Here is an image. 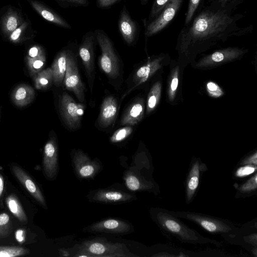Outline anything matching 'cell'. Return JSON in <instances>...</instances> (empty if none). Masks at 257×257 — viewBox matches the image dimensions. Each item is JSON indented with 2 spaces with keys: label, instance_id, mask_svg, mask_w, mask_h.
<instances>
[{
  "label": "cell",
  "instance_id": "23",
  "mask_svg": "<svg viewBox=\"0 0 257 257\" xmlns=\"http://www.w3.org/2000/svg\"><path fill=\"white\" fill-rule=\"evenodd\" d=\"M124 180L126 187L131 191L147 190L151 188V186L146 182L131 171H127L124 174Z\"/></svg>",
  "mask_w": 257,
  "mask_h": 257
},
{
  "label": "cell",
  "instance_id": "24",
  "mask_svg": "<svg viewBox=\"0 0 257 257\" xmlns=\"http://www.w3.org/2000/svg\"><path fill=\"white\" fill-rule=\"evenodd\" d=\"M25 59L30 75L32 77L43 70L46 61L45 54L34 58L26 57Z\"/></svg>",
  "mask_w": 257,
  "mask_h": 257
},
{
  "label": "cell",
  "instance_id": "40",
  "mask_svg": "<svg viewBox=\"0 0 257 257\" xmlns=\"http://www.w3.org/2000/svg\"><path fill=\"white\" fill-rule=\"evenodd\" d=\"M207 87L209 91L212 92L218 91L219 88L215 83L213 82H209L207 84Z\"/></svg>",
  "mask_w": 257,
  "mask_h": 257
},
{
  "label": "cell",
  "instance_id": "45",
  "mask_svg": "<svg viewBox=\"0 0 257 257\" xmlns=\"http://www.w3.org/2000/svg\"><path fill=\"white\" fill-rule=\"evenodd\" d=\"M2 187H3V181H2L1 178L0 177V192L2 189Z\"/></svg>",
  "mask_w": 257,
  "mask_h": 257
},
{
  "label": "cell",
  "instance_id": "20",
  "mask_svg": "<svg viewBox=\"0 0 257 257\" xmlns=\"http://www.w3.org/2000/svg\"><path fill=\"white\" fill-rule=\"evenodd\" d=\"M144 106L140 101L132 102L124 112L120 119L121 125L133 126L141 119Z\"/></svg>",
  "mask_w": 257,
  "mask_h": 257
},
{
  "label": "cell",
  "instance_id": "35",
  "mask_svg": "<svg viewBox=\"0 0 257 257\" xmlns=\"http://www.w3.org/2000/svg\"><path fill=\"white\" fill-rule=\"evenodd\" d=\"M256 154L255 153L254 155L250 156L244 160H243L240 164L242 165H257V160H256Z\"/></svg>",
  "mask_w": 257,
  "mask_h": 257
},
{
  "label": "cell",
  "instance_id": "8",
  "mask_svg": "<svg viewBox=\"0 0 257 257\" xmlns=\"http://www.w3.org/2000/svg\"><path fill=\"white\" fill-rule=\"evenodd\" d=\"M67 89L73 92L80 102L85 100V87L81 79L74 53L67 49L66 70L63 81Z\"/></svg>",
  "mask_w": 257,
  "mask_h": 257
},
{
  "label": "cell",
  "instance_id": "19",
  "mask_svg": "<svg viewBox=\"0 0 257 257\" xmlns=\"http://www.w3.org/2000/svg\"><path fill=\"white\" fill-rule=\"evenodd\" d=\"M67 49L60 51L54 59L51 66L53 83L57 86L63 83L67 65Z\"/></svg>",
  "mask_w": 257,
  "mask_h": 257
},
{
  "label": "cell",
  "instance_id": "10",
  "mask_svg": "<svg viewBox=\"0 0 257 257\" xmlns=\"http://www.w3.org/2000/svg\"><path fill=\"white\" fill-rule=\"evenodd\" d=\"M83 230L92 233L124 235L132 232L134 228L128 222L118 218H108L93 223L84 228Z\"/></svg>",
  "mask_w": 257,
  "mask_h": 257
},
{
  "label": "cell",
  "instance_id": "12",
  "mask_svg": "<svg viewBox=\"0 0 257 257\" xmlns=\"http://www.w3.org/2000/svg\"><path fill=\"white\" fill-rule=\"evenodd\" d=\"M133 194L124 191L108 189L93 190L87 195L90 201L106 204H121L131 201L135 198Z\"/></svg>",
  "mask_w": 257,
  "mask_h": 257
},
{
  "label": "cell",
  "instance_id": "36",
  "mask_svg": "<svg viewBox=\"0 0 257 257\" xmlns=\"http://www.w3.org/2000/svg\"><path fill=\"white\" fill-rule=\"evenodd\" d=\"M152 95L149 96L148 100V107L149 109H153L157 103V97L154 94L152 93Z\"/></svg>",
  "mask_w": 257,
  "mask_h": 257
},
{
  "label": "cell",
  "instance_id": "13",
  "mask_svg": "<svg viewBox=\"0 0 257 257\" xmlns=\"http://www.w3.org/2000/svg\"><path fill=\"white\" fill-rule=\"evenodd\" d=\"M117 26L124 41L129 45L134 43L139 34L138 26L132 18L125 6L123 7L120 12Z\"/></svg>",
  "mask_w": 257,
  "mask_h": 257
},
{
  "label": "cell",
  "instance_id": "43",
  "mask_svg": "<svg viewBox=\"0 0 257 257\" xmlns=\"http://www.w3.org/2000/svg\"><path fill=\"white\" fill-rule=\"evenodd\" d=\"M178 80L177 78L175 77L172 80L171 87V89L173 91H175L177 89V86H178Z\"/></svg>",
  "mask_w": 257,
  "mask_h": 257
},
{
  "label": "cell",
  "instance_id": "25",
  "mask_svg": "<svg viewBox=\"0 0 257 257\" xmlns=\"http://www.w3.org/2000/svg\"><path fill=\"white\" fill-rule=\"evenodd\" d=\"M132 126L125 125L124 127L116 130L110 138V142L112 143H118L126 139L133 132Z\"/></svg>",
  "mask_w": 257,
  "mask_h": 257
},
{
  "label": "cell",
  "instance_id": "41",
  "mask_svg": "<svg viewBox=\"0 0 257 257\" xmlns=\"http://www.w3.org/2000/svg\"><path fill=\"white\" fill-rule=\"evenodd\" d=\"M23 231L22 229H19L16 232V238L19 242H22L23 241Z\"/></svg>",
  "mask_w": 257,
  "mask_h": 257
},
{
  "label": "cell",
  "instance_id": "44",
  "mask_svg": "<svg viewBox=\"0 0 257 257\" xmlns=\"http://www.w3.org/2000/svg\"><path fill=\"white\" fill-rule=\"evenodd\" d=\"M149 0H141V3L142 5L146 4Z\"/></svg>",
  "mask_w": 257,
  "mask_h": 257
},
{
  "label": "cell",
  "instance_id": "18",
  "mask_svg": "<svg viewBox=\"0 0 257 257\" xmlns=\"http://www.w3.org/2000/svg\"><path fill=\"white\" fill-rule=\"evenodd\" d=\"M35 95V92L33 87L26 84H21L14 89L11 99L15 105L24 107L34 100Z\"/></svg>",
  "mask_w": 257,
  "mask_h": 257
},
{
  "label": "cell",
  "instance_id": "39",
  "mask_svg": "<svg viewBox=\"0 0 257 257\" xmlns=\"http://www.w3.org/2000/svg\"><path fill=\"white\" fill-rule=\"evenodd\" d=\"M9 220V217L6 213L0 214V225L7 224Z\"/></svg>",
  "mask_w": 257,
  "mask_h": 257
},
{
  "label": "cell",
  "instance_id": "33",
  "mask_svg": "<svg viewBox=\"0 0 257 257\" xmlns=\"http://www.w3.org/2000/svg\"><path fill=\"white\" fill-rule=\"evenodd\" d=\"M119 0H96V5L97 7L100 9L107 8Z\"/></svg>",
  "mask_w": 257,
  "mask_h": 257
},
{
  "label": "cell",
  "instance_id": "16",
  "mask_svg": "<svg viewBox=\"0 0 257 257\" xmlns=\"http://www.w3.org/2000/svg\"><path fill=\"white\" fill-rule=\"evenodd\" d=\"M35 11L44 19L64 29H71V25L61 16L35 0H30Z\"/></svg>",
  "mask_w": 257,
  "mask_h": 257
},
{
  "label": "cell",
  "instance_id": "14",
  "mask_svg": "<svg viewBox=\"0 0 257 257\" xmlns=\"http://www.w3.org/2000/svg\"><path fill=\"white\" fill-rule=\"evenodd\" d=\"M118 110L117 101L112 96H108L103 100L97 123L101 128H106L110 126L115 121Z\"/></svg>",
  "mask_w": 257,
  "mask_h": 257
},
{
  "label": "cell",
  "instance_id": "30",
  "mask_svg": "<svg viewBox=\"0 0 257 257\" xmlns=\"http://www.w3.org/2000/svg\"><path fill=\"white\" fill-rule=\"evenodd\" d=\"M64 8L73 7H86L89 5L88 0H56Z\"/></svg>",
  "mask_w": 257,
  "mask_h": 257
},
{
  "label": "cell",
  "instance_id": "4",
  "mask_svg": "<svg viewBox=\"0 0 257 257\" xmlns=\"http://www.w3.org/2000/svg\"><path fill=\"white\" fill-rule=\"evenodd\" d=\"M174 215L195 222L209 232L235 235L239 229L228 221L188 211H170Z\"/></svg>",
  "mask_w": 257,
  "mask_h": 257
},
{
  "label": "cell",
  "instance_id": "32",
  "mask_svg": "<svg viewBox=\"0 0 257 257\" xmlns=\"http://www.w3.org/2000/svg\"><path fill=\"white\" fill-rule=\"evenodd\" d=\"M45 54L44 49L39 45H34L28 50L26 57L30 58H37Z\"/></svg>",
  "mask_w": 257,
  "mask_h": 257
},
{
  "label": "cell",
  "instance_id": "11",
  "mask_svg": "<svg viewBox=\"0 0 257 257\" xmlns=\"http://www.w3.org/2000/svg\"><path fill=\"white\" fill-rule=\"evenodd\" d=\"M72 158L75 172L79 178H93L101 169L98 161L91 160L80 150H75Z\"/></svg>",
  "mask_w": 257,
  "mask_h": 257
},
{
  "label": "cell",
  "instance_id": "28",
  "mask_svg": "<svg viewBox=\"0 0 257 257\" xmlns=\"http://www.w3.org/2000/svg\"><path fill=\"white\" fill-rule=\"evenodd\" d=\"M257 174L255 173L245 183L238 187V190L242 193L249 194L256 190Z\"/></svg>",
  "mask_w": 257,
  "mask_h": 257
},
{
  "label": "cell",
  "instance_id": "38",
  "mask_svg": "<svg viewBox=\"0 0 257 257\" xmlns=\"http://www.w3.org/2000/svg\"><path fill=\"white\" fill-rule=\"evenodd\" d=\"M9 207L11 212H12L14 213L17 212L18 210V207L17 204L15 200H11L9 201Z\"/></svg>",
  "mask_w": 257,
  "mask_h": 257
},
{
  "label": "cell",
  "instance_id": "21",
  "mask_svg": "<svg viewBox=\"0 0 257 257\" xmlns=\"http://www.w3.org/2000/svg\"><path fill=\"white\" fill-rule=\"evenodd\" d=\"M22 21L17 13L10 9L2 19V30L6 35H10L22 24Z\"/></svg>",
  "mask_w": 257,
  "mask_h": 257
},
{
  "label": "cell",
  "instance_id": "17",
  "mask_svg": "<svg viewBox=\"0 0 257 257\" xmlns=\"http://www.w3.org/2000/svg\"><path fill=\"white\" fill-rule=\"evenodd\" d=\"M46 171L50 177H54L58 168V148L55 138L49 139L44 147Z\"/></svg>",
  "mask_w": 257,
  "mask_h": 257
},
{
  "label": "cell",
  "instance_id": "3",
  "mask_svg": "<svg viewBox=\"0 0 257 257\" xmlns=\"http://www.w3.org/2000/svg\"><path fill=\"white\" fill-rule=\"evenodd\" d=\"M76 256L132 257L133 254L124 244L112 243L103 239L96 238L82 242Z\"/></svg>",
  "mask_w": 257,
  "mask_h": 257
},
{
  "label": "cell",
  "instance_id": "42",
  "mask_svg": "<svg viewBox=\"0 0 257 257\" xmlns=\"http://www.w3.org/2000/svg\"><path fill=\"white\" fill-rule=\"evenodd\" d=\"M13 253H16V252H13V251L10 250H3L0 251V256H15L13 254Z\"/></svg>",
  "mask_w": 257,
  "mask_h": 257
},
{
  "label": "cell",
  "instance_id": "29",
  "mask_svg": "<svg viewBox=\"0 0 257 257\" xmlns=\"http://www.w3.org/2000/svg\"><path fill=\"white\" fill-rule=\"evenodd\" d=\"M256 169V165H245L237 169L235 175L237 177H245L255 172Z\"/></svg>",
  "mask_w": 257,
  "mask_h": 257
},
{
  "label": "cell",
  "instance_id": "27",
  "mask_svg": "<svg viewBox=\"0 0 257 257\" xmlns=\"http://www.w3.org/2000/svg\"><path fill=\"white\" fill-rule=\"evenodd\" d=\"M170 0H154L152 6L148 19L146 23L149 22L155 18L169 3Z\"/></svg>",
  "mask_w": 257,
  "mask_h": 257
},
{
  "label": "cell",
  "instance_id": "2",
  "mask_svg": "<svg viewBox=\"0 0 257 257\" xmlns=\"http://www.w3.org/2000/svg\"><path fill=\"white\" fill-rule=\"evenodd\" d=\"M150 212L153 220L164 233L181 242L213 244L217 246L221 245L216 240L204 237L189 227L170 211L157 208L152 209Z\"/></svg>",
  "mask_w": 257,
  "mask_h": 257
},
{
  "label": "cell",
  "instance_id": "1",
  "mask_svg": "<svg viewBox=\"0 0 257 257\" xmlns=\"http://www.w3.org/2000/svg\"><path fill=\"white\" fill-rule=\"evenodd\" d=\"M243 0H202L194 17L180 31L183 48L209 47L232 37L245 35L252 25L241 26L244 15L237 12Z\"/></svg>",
  "mask_w": 257,
  "mask_h": 257
},
{
  "label": "cell",
  "instance_id": "34",
  "mask_svg": "<svg viewBox=\"0 0 257 257\" xmlns=\"http://www.w3.org/2000/svg\"><path fill=\"white\" fill-rule=\"evenodd\" d=\"M225 54L221 51H216L212 54L211 58L215 62H221L224 59Z\"/></svg>",
  "mask_w": 257,
  "mask_h": 257
},
{
  "label": "cell",
  "instance_id": "5",
  "mask_svg": "<svg viewBox=\"0 0 257 257\" xmlns=\"http://www.w3.org/2000/svg\"><path fill=\"white\" fill-rule=\"evenodd\" d=\"M94 32L101 51L100 67L109 78H116L119 75V61L112 41L103 30L97 29Z\"/></svg>",
  "mask_w": 257,
  "mask_h": 257
},
{
  "label": "cell",
  "instance_id": "15",
  "mask_svg": "<svg viewBox=\"0 0 257 257\" xmlns=\"http://www.w3.org/2000/svg\"><path fill=\"white\" fill-rule=\"evenodd\" d=\"M204 164L196 161L191 165L186 183V198L187 203H189L193 199L198 188L201 173L205 169Z\"/></svg>",
  "mask_w": 257,
  "mask_h": 257
},
{
  "label": "cell",
  "instance_id": "7",
  "mask_svg": "<svg viewBox=\"0 0 257 257\" xmlns=\"http://www.w3.org/2000/svg\"><path fill=\"white\" fill-rule=\"evenodd\" d=\"M59 111L64 123L70 129L80 127L85 105L77 103L66 92L63 93L59 100Z\"/></svg>",
  "mask_w": 257,
  "mask_h": 257
},
{
  "label": "cell",
  "instance_id": "6",
  "mask_svg": "<svg viewBox=\"0 0 257 257\" xmlns=\"http://www.w3.org/2000/svg\"><path fill=\"white\" fill-rule=\"evenodd\" d=\"M183 1L184 0H170L155 18L145 23L146 37L153 36L166 28L177 14Z\"/></svg>",
  "mask_w": 257,
  "mask_h": 257
},
{
  "label": "cell",
  "instance_id": "37",
  "mask_svg": "<svg viewBox=\"0 0 257 257\" xmlns=\"http://www.w3.org/2000/svg\"><path fill=\"white\" fill-rule=\"evenodd\" d=\"M25 185L30 192L34 193L36 191V186L32 180H27L25 182Z\"/></svg>",
  "mask_w": 257,
  "mask_h": 257
},
{
  "label": "cell",
  "instance_id": "22",
  "mask_svg": "<svg viewBox=\"0 0 257 257\" xmlns=\"http://www.w3.org/2000/svg\"><path fill=\"white\" fill-rule=\"evenodd\" d=\"M33 77L35 87L38 90H46L53 82V72L51 67L41 70Z\"/></svg>",
  "mask_w": 257,
  "mask_h": 257
},
{
  "label": "cell",
  "instance_id": "9",
  "mask_svg": "<svg viewBox=\"0 0 257 257\" xmlns=\"http://www.w3.org/2000/svg\"><path fill=\"white\" fill-rule=\"evenodd\" d=\"M96 42L94 32L90 31L83 36L79 47V55L85 69L91 92L95 74L94 48Z\"/></svg>",
  "mask_w": 257,
  "mask_h": 257
},
{
  "label": "cell",
  "instance_id": "26",
  "mask_svg": "<svg viewBox=\"0 0 257 257\" xmlns=\"http://www.w3.org/2000/svg\"><path fill=\"white\" fill-rule=\"evenodd\" d=\"M202 0H189L186 13L185 14L184 25H187L190 23L194 17Z\"/></svg>",
  "mask_w": 257,
  "mask_h": 257
},
{
  "label": "cell",
  "instance_id": "31",
  "mask_svg": "<svg viewBox=\"0 0 257 257\" xmlns=\"http://www.w3.org/2000/svg\"><path fill=\"white\" fill-rule=\"evenodd\" d=\"M27 23L26 22L22 23L20 26L16 29L9 36V39L11 42L17 43L20 40L23 32L26 28Z\"/></svg>",
  "mask_w": 257,
  "mask_h": 257
}]
</instances>
